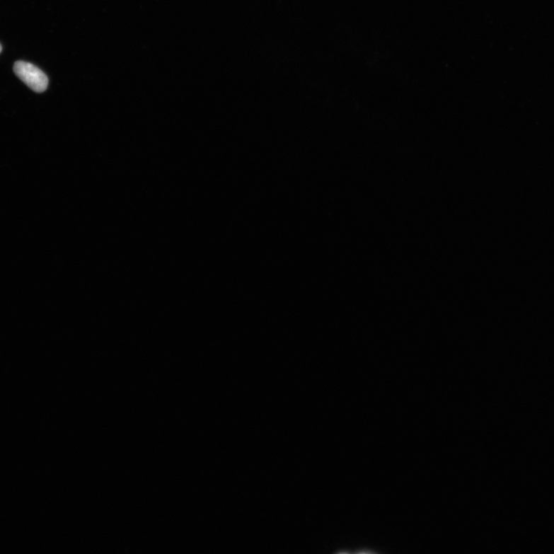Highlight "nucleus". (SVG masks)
Listing matches in <instances>:
<instances>
[{
	"instance_id": "f257e3e1",
	"label": "nucleus",
	"mask_w": 554,
	"mask_h": 554,
	"mask_svg": "<svg viewBox=\"0 0 554 554\" xmlns=\"http://www.w3.org/2000/svg\"><path fill=\"white\" fill-rule=\"evenodd\" d=\"M13 70L16 75L33 91L42 93L47 89L48 77L36 66L28 62L17 61Z\"/></svg>"
},
{
	"instance_id": "f03ea898",
	"label": "nucleus",
	"mask_w": 554,
	"mask_h": 554,
	"mask_svg": "<svg viewBox=\"0 0 554 554\" xmlns=\"http://www.w3.org/2000/svg\"><path fill=\"white\" fill-rule=\"evenodd\" d=\"M1 51H2V47L1 45H0V52H1Z\"/></svg>"
}]
</instances>
